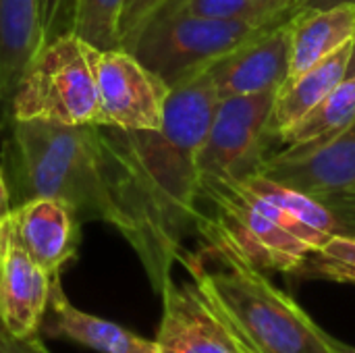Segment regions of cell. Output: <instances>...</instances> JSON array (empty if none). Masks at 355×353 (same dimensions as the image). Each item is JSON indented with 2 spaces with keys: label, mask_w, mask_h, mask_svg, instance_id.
Wrapping results in <instances>:
<instances>
[{
  "label": "cell",
  "mask_w": 355,
  "mask_h": 353,
  "mask_svg": "<svg viewBox=\"0 0 355 353\" xmlns=\"http://www.w3.org/2000/svg\"><path fill=\"white\" fill-rule=\"evenodd\" d=\"M218 100L206 69L171 87L160 129L102 127L116 175V231L139 256L156 293L173 279L185 235L202 214L198 156Z\"/></svg>",
  "instance_id": "6da1fadb"
},
{
  "label": "cell",
  "mask_w": 355,
  "mask_h": 353,
  "mask_svg": "<svg viewBox=\"0 0 355 353\" xmlns=\"http://www.w3.org/2000/svg\"><path fill=\"white\" fill-rule=\"evenodd\" d=\"M2 173L10 206L52 198L73 208L81 223L119 225L114 164L100 125L0 121Z\"/></svg>",
  "instance_id": "7a4b0ae2"
},
{
  "label": "cell",
  "mask_w": 355,
  "mask_h": 353,
  "mask_svg": "<svg viewBox=\"0 0 355 353\" xmlns=\"http://www.w3.org/2000/svg\"><path fill=\"white\" fill-rule=\"evenodd\" d=\"M204 250L220 262L208 268L202 254L183 252L179 262L191 279L227 312L254 353H337L333 337L302 310L291 295L277 289L260 268L250 264L214 229L196 223Z\"/></svg>",
  "instance_id": "3957f363"
},
{
  "label": "cell",
  "mask_w": 355,
  "mask_h": 353,
  "mask_svg": "<svg viewBox=\"0 0 355 353\" xmlns=\"http://www.w3.org/2000/svg\"><path fill=\"white\" fill-rule=\"evenodd\" d=\"M266 25L270 23L204 19L183 10L181 0H162L123 48L135 54L168 87H175L206 71Z\"/></svg>",
  "instance_id": "277c9868"
},
{
  "label": "cell",
  "mask_w": 355,
  "mask_h": 353,
  "mask_svg": "<svg viewBox=\"0 0 355 353\" xmlns=\"http://www.w3.org/2000/svg\"><path fill=\"white\" fill-rule=\"evenodd\" d=\"M94 50L75 33L42 46L17 83L6 119L71 127L96 125L100 100Z\"/></svg>",
  "instance_id": "5b68a950"
},
{
  "label": "cell",
  "mask_w": 355,
  "mask_h": 353,
  "mask_svg": "<svg viewBox=\"0 0 355 353\" xmlns=\"http://www.w3.org/2000/svg\"><path fill=\"white\" fill-rule=\"evenodd\" d=\"M275 92L220 98L198 156L200 181H243L258 175L275 154Z\"/></svg>",
  "instance_id": "8992f818"
},
{
  "label": "cell",
  "mask_w": 355,
  "mask_h": 353,
  "mask_svg": "<svg viewBox=\"0 0 355 353\" xmlns=\"http://www.w3.org/2000/svg\"><path fill=\"white\" fill-rule=\"evenodd\" d=\"M200 196L212 202L216 216L208 218L200 214L198 221L214 229L233 250L260 270L297 273L308 254L314 252L264 216L235 181L202 179Z\"/></svg>",
  "instance_id": "52a82bcc"
},
{
  "label": "cell",
  "mask_w": 355,
  "mask_h": 353,
  "mask_svg": "<svg viewBox=\"0 0 355 353\" xmlns=\"http://www.w3.org/2000/svg\"><path fill=\"white\" fill-rule=\"evenodd\" d=\"M100 127L121 131L160 129L171 87L125 48L94 50Z\"/></svg>",
  "instance_id": "ba28073f"
},
{
  "label": "cell",
  "mask_w": 355,
  "mask_h": 353,
  "mask_svg": "<svg viewBox=\"0 0 355 353\" xmlns=\"http://www.w3.org/2000/svg\"><path fill=\"white\" fill-rule=\"evenodd\" d=\"M160 295L156 353H254L227 312L193 279H171Z\"/></svg>",
  "instance_id": "9c48e42d"
},
{
  "label": "cell",
  "mask_w": 355,
  "mask_h": 353,
  "mask_svg": "<svg viewBox=\"0 0 355 353\" xmlns=\"http://www.w3.org/2000/svg\"><path fill=\"white\" fill-rule=\"evenodd\" d=\"M54 281L23 250L8 212L0 221V327L19 339L37 337Z\"/></svg>",
  "instance_id": "30bf717a"
},
{
  "label": "cell",
  "mask_w": 355,
  "mask_h": 353,
  "mask_svg": "<svg viewBox=\"0 0 355 353\" xmlns=\"http://www.w3.org/2000/svg\"><path fill=\"white\" fill-rule=\"evenodd\" d=\"M287 21L262 27L254 37L208 67L218 98L279 92L285 85L291 58Z\"/></svg>",
  "instance_id": "8fae6325"
},
{
  "label": "cell",
  "mask_w": 355,
  "mask_h": 353,
  "mask_svg": "<svg viewBox=\"0 0 355 353\" xmlns=\"http://www.w3.org/2000/svg\"><path fill=\"white\" fill-rule=\"evenodd\" d=\"M10 223L23 250L50 279H60L62 270L77 258L83 223L64 202L27 200L10 208Z\"/></svg>",
  "instance_id": "7c38bea8"
},
{
  "label": "cell",
  "mask_w": 355,
  "mask_h": 353,
  "mask_svg": "<svg viewBox=\"0 0 355 353\" xmlns=\"http://www.w3.org/2000/svg\"><path fill=\"white\" fill-rule=\"evenodd\" d=\"M260 175L322 200L355 196V123L310 154L293 158L272 154Z\"/></svg>",
  "instance_id": "4fadbf2b"
},
{
  "label": "cell",
  "mask_w": 355,
  "mask_h": 353,
  "mask_svg": "<svg viewBox=\"0 0 355 353\" xmlns=\"http://www.w3.org/2000/svg\"><path fill=\"white\" fill-rule=\"evenodd\" d=\"M42 327L50 337H62L98 353H156L154 341L144 339L116 322L75 308L64 295L60 279L52 285L50 304Z\"/></svg>",
  "instance_id": "5bb4252c"
},
{
  "label": "cell",
  "mask_w": 355,
  "mask_h": 353,
  "mask_svg": "<svg viewBox=\"0 0 355 353\" xmlns=\"http://www.w3.org/2000/svg\"><path fill=\"white\" fill-rule=\"evenodd\" d=\"M40 48V0H0V121L8 117L17 83Z\"/></svg>",
  "instance_id": "9a60e30c"
},
{
  "label": "cell",
  "mask_w": 355,
  "mask_h": 353,
  "mask_svg": "<svg viewBox=\"0 0 355 353\" xmlns=\"http://www.w3.org/2000/svg\"><path fill=\"white\" fill-rule=\"evenodd\" d=\"M287 29L291 42L287 81H291L354 40L355 6L297 12L287 21Z\"/></svg>",
  "instance_id": "2e32d148"
},
{
  "label": "cell",
  "mask_w": 355,
  "mask_h": 353,
  "mask_svg": "<svg viewBox=\"0 0 355 353\" xmlns=\"http://www.w3.org/2000/svg\"><path fill=\"white\" fill-rule=\"evenodd\" d=\"M355 123V77H345L322 102L285 129L279 139L287 148L277 156H304L329 144Z\"/></svg>",
  "instance_id": "e0dca14e"
},
{
  "label": "cell",
  "mask_w": 355,
  "mask_h": 353,
  "mask_svg": "<svg viewBox=\"0 0 355 353\" xmlns=\"http://www.w3.org/2000/svg\"><path fill=\"white\" fill-rule=\"evenodd\" d=\"M354 40L347 42L343 48H339L329 58H324L322 62L314 64L310 71L287 81L277 92L275 127L279 135L285 129H289L293 123H297L306 112H310L318 102H322L347 77V64H349Z\"/></svg>",
  "instance_id": "ac0fdd59"
},
{
  "label": "cell",
  "mask_w": 355,
  "mask_h": 353,
  "mask_svg": "<svg viewBox=\"0 0 355 353\" xmlns=\"http://www.w3.org/2000/svg\"><path fill=\"white\" fill-rule=\"evenodd\" d=\"M245 187H250L252 191H256L258 196L266 198L268 202L277 204L279 208H283L285 212H289L291 216L300 218L302 223L329 233V235H349L355 237L354 231L349 229V223L343 221L331 206H327L322 202V198H314L310 193L297 191L293 187L281 185L264 175H252L248 179L241 181Z\"/></svg>",
  "instance_id": "d6986e66"
},
{
  "label": "cell",
  "mask_w": 355,
  "mask_h": 353,
  "mask_svg": "<svg viewBox=\"0 0 355 353\" xmlns=\"http://www.w3.org/2000/svg\"><path fill=\"white\" fill-rule=\"evenodd\" d=\"M127 0H75L73 33L98 50L121 48L119 23Z\"/></svg>",
  "instance_id": "ffe728a7"
},
{
  "label": "cell",
  "mask_w": 355,
  "mask_h": 353,
  "mask_svg": "<svg viewBox=\"0 0 355 353\" xmlns=\"http://www.w3.org/2000/svg\"><path fill=\"white\" fill-rule=\"evenodd\" d=\"M297 275L355 285V237L333 235L322 248L308 254Z\"/></svg>",
  "instance_id": "44dd1931"
},
{
  "label": "cell",
  "mask_w": 355,
  "mask_h": 353,
  "mask_svg": "<svg viewBox=\"0 0 355 353\" xmlns=\"http://www.w3.org/2000/svg\"><path fill=\"white\" fill-rule=\"evenodd\" d=\"M181 6L189 15L204 19L275 23V19L266 15L262 0H181Z\"/></svg>",
  "instance_id": "7402d4cb"
},
{
  "label": "cell",
  "mask_w": 355,
  "mask_h": 353,
  "mask_svg": "<svg viewBox=\"0 0 355 353\" xmlns=\"http://www.w3.org/2000/svg\"><path fill=\"white\" fill-rule=\"evenodd\" d=\"M75 23V0H40V25L42 46L48 42L73 33Z\"/></svg>",
  "instance_id": "603a6c76"
},
{
  "label": "cell",
  "mask_w": 355,
  "mask_h": 353,
  "mask_svg": "<svg viewBox=\"0 0 355 353\" xmlns=\"http://www.w3.org/2000/svg\"><path fill=\"white\" fill-rule=\"evenodd\" d=\"M162 0H127L123 15H121V23H119V40H121V48L129 42V37L135 33V29L144 23V19L160 4Z\"/></svg>",
  "instance_id": "cb8c5ba5"
},
{
  "label": "cell",
  "mask_w": 355,
  "mask_h": 353,
  "mask_svg": "<svg viewBox=\"0 0 355 353\" xmlns=\"http://www.w3.org/2000/svg\"><path fill=\"white\" fill-rule=\"evenodd\" d=\"M0 353H50L37 337H29V339H19L12 337L10 333H6L0 327Z\"/></svg>",
  "instance_id": "d4e9b609"
},
{
  "label": "cell",
  "mask_w": 355,
  "mask_h": 353,
  "mask_svg": "<svg viewBox=\"0 0 355 353\" xmlns=\"http://www.w3.org/2000/svg\"><path fill=\"white\" fill-rule=\"evenodd\" d=\"M335 6H355V0H291L289 2V19L304 10H324Z\"/></svg>",
  "instance_id": "484cf974"
},
{
  "label": "cell",
  "mask_w": 355,
  "mask_h": 353,
  "mask_svg": "<svg viewBox=\"0 0 355 353\" xmlns=\"http://www.w3.org/2000/svg\"><path fill=\"white\" fill-rule=\"evenodd\" d=\"M289 2H291V0H262L266 15H268L270 19H275V21H285V19H289V12H287Z\"/></svg>",
  "instance_id": "4316f807"
},
{
  "label": "cell",
  "mask_w": 355,
  "mask_h": 353,
  "mask_svg": "<svg viewBox=\"0 0 355 353\" xmlns=\"http://www.w3.org/2000/svg\"><path fill=\"white\" fill-rule=\"evenodd\" d=\"M10 193H8V185H6V179H4V173H2V166H0V221L10 212Z\"/></svg>",
  "instance_id": "83f0119b"
},
{
  "label": "cell",
  "mask_w": 355,
  "mask_h": 353,
  "mask_svg": "<svg viewBox=\"0 0 355 353\" xmlns=\"http://www.w3.org/2000/svg\"><path fill=\"white\" fill-rule=\"evenodd\" d=\"M333 347H335V352L337 353H355V347L343 343V341H339V339H335V337H333Z\"/></svg>",
  "instance_id": "f1b7e54d"
},
{
  "label": "cell",
  "mask_w": 355,
  "mask_h": 353,
  "mask_svg": "<svg viewBox=\"0 0 355 353\" xmlns=\"http://www.w3.org/2000/svg\"><path fill=\"white\" fill-rule=\"evenodd\" d=\"M347 77H355V40L354 48H352V56H349V64H347Z\"/></svg>",
  "instance_id": "f546056e"
}]
</instances>
